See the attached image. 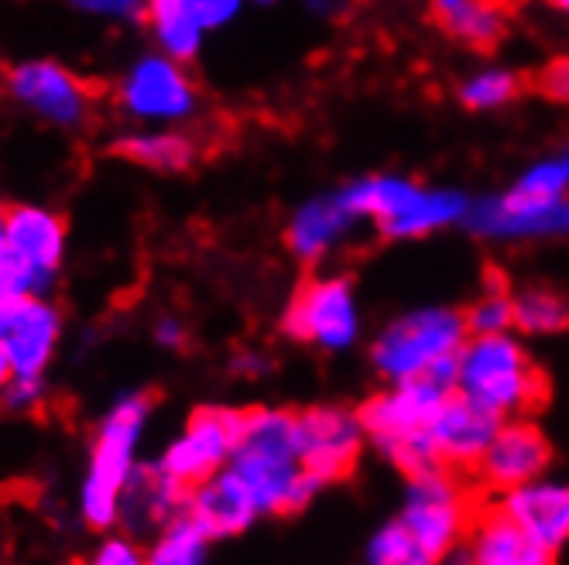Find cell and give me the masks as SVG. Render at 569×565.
I'll return each instance as SVG.
<instances>
[{
	"label": "cell",
	"instance_id": "6da1fadb",
	"mask_svg": "<svg viewBox=\"0 0 569 565\" xmlns=\"http://www.w3.org/2000/svg\"><path fill=\"white\" fill-rule=\"evenodd\" d=\"M230 470L254 491L261 511L268 514H296L319 491V480L299 463L292 415L284 412L251 408L243 415V432L233 446Z\"/></svg>",
	"mask_w": 569,
	"mask_h": 565
},
{
	"label": "cell",
	"instance_id": "7a4b0ae2",
	"mask_svg": "<svg viewBox=\"0 0 569 565\" xmlns=\"http://www.w3.org/2000/svg\"><path fill=\"white\" fill-rule=\"evenodd\" d=\"M467 315L453 309H422L395 319L375 343V367L391 384L432 377L457 381V353L467 343Z\"/></svg>",
	"mask_w": 569,
	"mask_h": 565
},
{
	"label": "cell",
	"instance_id": "3957f363",
	"mask_svg": "<svg viewBox=\"0 0 569 565\" xmlns=\"http://www.w3.org/2000/svg\"><path fill=\"white\" fill-rule=\"evenodd\" d=\"M453 387L480 401L498 418L536 408L546 391L532 356L508 333H473L457 353Z\"/></svg>",
	"mask_w": 569,
	"mask_h": 565
},
{
	"label": "cell",
	"instance_id": "277c9868",
	"mask_svg": "<svg viewBox=\"0 0 569 565\" xmlns=\"http://www.w3.org/2000/svg\"><path fill=\"white\" fill-rule=\"evenodd\" d=\"M343 199L360 220H375L388 236H426L460 223L470 203L453 189H422L409 179H363L343 189Z\"/></svg>",
	"mask_w": 569,
	"mask_h": 565
},
{
	"label": "cell",
	"instance_id": "5b68a950",
	"mask_svg": "<svg viewBox=\"0 0 569 565\" xmlns=\"http://www.w3.org/2000/svg\"><path fill=\"white\" fill-rule=\"evenodd\" d=\"M161 401V391L148 387L131 397H124L120 405L103 418L97 442H93V470L83 487V514L90 528H110L117 521V504L120 491L131 476V453L134 442L141 435V425L154 412Z\"/></svg>",
	"mask_w": 569,
	"mask_h": 565
},
{
	"label": "cell",
	"instance_id": "8992f818",
	"mask_svg": "<svg viewBox=\"0 0 569 565\" xmlns=\"http://www.w3.org/2000/svg\"><path fill=\"white\" fill-rule=\"evenodd\" d=\"M470 504L450 473H426L409 483V501L398 517L401 535L409 538L416 565H429L450 555L470 528Z\"/></svg>",
	"mask_w": 569,
	"mask_h": 565
},
{
	"label": "cell",
	"instance_id": "52a82bcc",
	"mask_svg": "<svg viewBox=\"0 0 569 565\" xmlns=\"http://www.w3.org/2000/svg\"><path fill=\"white\" fill-rule=\"evenodd\" d=\"M284 333L292 340L347 350L360 333V312L347 278H312L296 292L289 312H284Z\"/></svg>",
	"mask_w": 569,
	"mask_h": 565
},
{
	"label": "cell",
	"instance_id": "ba28073f",
	"mask_svg": "<svg viewBox=\"0 0 569 565\" xmlns=\"http://www.w3.org/2000/svg\"><path fill=\"white\" fill-rule=\"evenodd\" d=\"M243 415L248 412L237 408H196L189 415L186 435L161 460L166 473L186 494L220 473V466L233 456V446L243 432Z\"/></svg>",
	"mask_w": 569,
	"mask_h": 565
},
{
	"label": "cell",
	"instance_id": "9c48e42d",
	"mask_svg": "<svg viewBox=\"0 0 569 565\" xmlns=\"http://www.w3.org/2000/svg\"><path fill=\"white\" fill-rule=\"evenodd\" d=\"M292 435L299 463L309 476L322 483L343 480L360 456L363 446V425L357 415L340 412V408H309L302 415H292Z\"/></svg>",
	"mask_w": 569,
	"mask_h": 565
},
{
	"label": "cell",
	"instance_id": "30bf717a",
	"mask_svg": "<svg viewBox=\"0 0 569 565\" xmlns=\"http://www.w3.org/2000/svg\"><path fill=\"white\" fill-rule=\"evenodd\" d=\"M4 83H8L14 100H21L24 107L49 117L59 128L83 124L93 110L97 93H100V87H93L90 79H79L66 65L49 62V59L21 62V65L8 69Z\"/></svg>",
	"mask_w": 569,
	"mask_h": 565
},
{
	"label": "cell",
	"instance_id": "8fae6325",
	"mask_svg": "<svg viewBox=\"0 0 569 565\" xmlns=\"http://www.w3.org/2000/svg\"><path fill=\"white\" fill-rule=\"evenodd\" d=\"M463 220L477 233L505 240L569 236V195H525L511 189L508 195H495L470 206Z\"/></svg>",
	"mask_w": 569,
	"mask_h": 565
},
{
	"label": "cell",
	"instance_id": "7c38bea8",
	"mask_svg": "<svg viewBox=\"0 0 569 565\" xmlns=\"http://www.w3.org/2000/svg\"><path fill=\"white\" fill-rule=\"evenodd\" d=\"M450 391H453L450 384L432 381V377L398 381L395 387L375 394L371 401H363V408L357 412V418H360L363 432H368L375 442L391 438V435L426 432Z\"/></svg>",
	"mask_w": 569,
	"mask_h": 565
},
{
	"label": "cell",
	"instance_id": "4fadbf2b",
	"mask_svg": "<svg viewBox=\"0 0 569 565\" xmlns=\"http://www.w3.org/2000/svg\"><path fill=\"white\" fill-rule=\"evenodd\" d=\"M498 425H501V418L491 408H483L480 401H473L453 387L450 394H446L442 408L436 412L429 435L436 442V453L446 463V470L450 466L477 470L487 442L495 438Z\"/></svg>",
	"mask_w": 569,
	"mask_h": 565
},
{
	"label": "cell",
	"instance_id": "5bb4252c",
	"mask_svg": "<svg viewBox=\"0 0 569 565\" xmlns=\"http://www.w3.org/2000/svg\"><path fill=\"white\" fill-rule=\"evenodd\" d=\"M59 340V312L34 295H11L0 305V343L8 346L14 377H38Z\"/></svg>",
	"mask_w": 569,
	"mask_h": 565
},
{
	"label": "cell",
	"instance_id": "9a60e30c",
	"mask_svg": "<svg viewBox=\"0 0 569 565\" xmlns=\"http://www.w3.org/2000/svg\"><path fill=\"white\" fill-rule=\"evenodd\" d=\"M552 460L549 438L528 422H501L495 438L487 442V450L477 463L480 480L491 491H515L521 483L536 480L546 473Z\"/></svg>",
	"mask_w": 569,
	"mask_h": 565
},
{
	"label": "cell",
	"instance_id": "2e32d148",
	"mask_svg": "<svg viewBox=\"0 0 569 565\" xmlns=\"http://www.w3.org/2000/svg\"><path fill=\"white\" fill-rule=\"evenodd\" d=\"M501 511L549 555H556L569 542V483L566 480L536 476L515 491H505Z\"/></svg>",
	"mask_w": 569,
	"mask_h": 565
},
{
	"label": "cell",
	"instance_id": "e0dca14e",
	"mask_svg": "<svg viewBox=\"0 0 569 565\" xmlns=\"http://www.w3.org/2000/svg\"><path fill=\"white\" fill-rule=\"evenodd\" d=\"M120 100L138 117H182L196 107V87L172 59H144L124 79Z\"/></svg>",
	"mask_w": 569,
	"mask_h": 565
},
{
	"label": "cell",
	"instance_id": "ac0fdd59",
	"mask_svg": "<svg viewBox=\"0 0 569 565\" xmlns=\"http://www.w3.org/2000/svg\"><path fill=\"white\" fill-rule=\"evenodd\" d=\"M186 507L196 514V521L210 532V538H227L251 528V521L261 514V504L254 491L243 483L233 470L213 473L207 483L189 494Z\"/></svg>",
	"mask_w": 569,
	"mask_h": 565
},
{
	"label": "cell",
	"instance_id": "d6986e66",
	"mask_svg": "<svg viewBox=\"0 0 569 565\" xmlns=\"http://www.w3.org/2000/svg\"><path fill=\"white\" fill-rule=\"evenodd\" d=\"M467 558L480 565H542L552 555L528 538L518 524L501 511L473 514L467 528Z\"/></svg>",
	"mask_w": 569,
	"mask_h": 565
},
{
	"label": "cell",
	"instance_id": "ffe728a7",
	"mask_svg": "<svg viewBox=\"0 0 569 565\" xmlns=\"http://www.w3.org/2000/svg\"><path fill=\"white\" fill-rule=\"evenodd\" d=\"M189 494L166 473V466H138V473L128 476L124 491H120L117 517H128L131 528H154V524H169L186 507Z\"/></svg>",
	"mask_w": 569,
	"mask_h": 565
},
{
	"label": "cell",
	"instance_id": "44dd1931",
	"mask_svg": "<svg viewBox=\"0 0 569 565\" xmlns=\"http://www.w3.org/2000/svg\"><path fill=\"white\" fill-rule=\"evenodd\" d=\"M357 220L360 216L350 210V203L340 192V195H327V199H312L309 206H302L284 236H289V248L302 261H319L357 226Z\"/></svg>",
	"mask_w": 569,
	"mask_h": 565
},
{
	"label": "cell",
	"instance_id": "7402d4cb",
	"mask_svg": "<svg viewBox=\"0 0 569 565\" xmlns=\"http://www.w3.org/2000/svg\"><path fill=\"white\" fill-rule=\"evenodd\" d=\"M4 244L14 248L34 271L52 274L66 248V220L38 206H8Z\"/></svg>",
	"mask_w": 569,
	"mask_h": 565
},
{
	"label": "cell",
	"instance_id": "603a6c76",
	"mask_svg": "<svg viewBox=\"0 0 569 565\" xmlns=\"http://www.w3.org/2000/svg\"><path fill=\"white\" fill-rule=\"evenodd\" d=\"M429 8L446 31L477 49L495 46L508 28L501 0H429Z\"/></svg>",
	"mask_w": 569,
	"mask_h": 565
},
{
	"label": "cell",
	"instance_id": "cb8c5ba5",
	"mask_svg": "<svg viewBox=\"0 0 569 565\" xmlns=\"http://www.w3.org/2000/svg\"><path fill=\"white\" fill-rule=\"evenodd\" d=\"M110 154L154 172H186L196 158V144L189 141V134H144L120 138L117 144H110Z\"/></svg>",
	"mask_w": 569,
	"mask_h": 565
},
{
	"label": "cell",
	"instance_id": "d4e9b609",
	"mask_svg": "<svg viewBox=\"0 0 569 565\" xmlns=\"http://www.w3.org/2000/svg\"><path fill=\"white\" fill-rule=\"evenodd\" d=\"M148 21L158 34L161 49L172 59L186 62L199 52L202 24L189 14L186 0H148Z\"/></svg>",
	"mask_w": 569,
	"mask_h": 565
},
{
	"label": "cell",
	"instance_id": "484cf974",
	"mask_svg": "<svg viewBox=\"0 0 569 565\" xmlns=\"http://www.w3.org/2000/svg\"><path fill=\"white\" fill-rule=\"evenodd\" d=\"M511 312L515 326L532 336H552L569 326V302L546 285H528L521 292H511Z\"/></svg>",
	"mask_w": 569,
	"mask_h": 565
},
{
	"label": "cell",
	"instance_id": "4316f807",
	"mask_svg": "<svg viewBox=\"0 0 569 565\" xmlns=\"http://www.w3.org/2000/svg\"><path fill=\"white\" fill-rule=\"evenodd\" d=\"M207 545H210V532L202 528L189 507H182L176 517H169L166 532H161L148 558L158 565H189V562H202Z\"/></svg>",
	"mask_w": 569,
	"mask_h": 565
},
{
	"label": "cell",
	"instance_id": "83f0119b",
	"mask_svg": "<svg viewBox=\"0 0 569 565\" xmlns=\"http://www.w3.org/2000/svg\"><path fill=\"white\" fill-rule=\"evenodd\" d=\"M375 446L381 450V456H385L391 466H398L409 480L446 470V463H442L439 453H436V442H432L429 428H426V432H409V435L378 438Z\"/></svg>",
	"mask_w": 569,
	"mask_h": 565
},
{
	"label": "cell",
	"instance_id": "f1b7e54d",
	"mask_svg": "<svg viewBox=\"0 0 569 565\" xmlns=\"http://www.w3.org/2000/svg\"><path fill=\"white\" fill-rule=\"evenodd\" d=\"M518 93V75L508 72V69H483V72H473L467 83L460 87V100L470 107V110H495V107H505L511 97Z\"/></svg>",
	"mask_w": 569,
	"mask_h": 565
},
{
	"label": "cell",
	"instance_id": "f546056e",
	"mask_svg": "<svg viewBox=\"0 0 569 565\" xmlns=\"http://www.w3.org/2000/svg\"><path fill=\"white\" fill-rule=\"evenodd\" d=\"M508 326H515L511 292L501 285H491L467 312V330L470 333H505Z\"/></svg>",
	"mask_w": 569,
	"mask_h": 565
},
{
	"label": "cell",
	"instance_id": "4dcf8cb0",
	"mask_svg": "<svg viewBox=\"0 0 569 565\" xmlns=\"http://www.w3.org/2000/svg\"><path fill=\"white\" fill-rule=\"evenodd\" d=\"M189 14L202 24V28H217L223 21H230L240 8V0H186Z\"/></svg>",
	"mask_w": 569,
	"mask_h": 565
},
{
	"label": "cell",
	"instance_id": "1f68e13d",
	"mask_svg": "<svg viewBox=\"0 0 569 565\" xmlns=\"http://www.w3.org/2000/svg\"><path fill=\"white\" fill-rule=\"evenodd\" d=\"M76 8L97 11V14H117V18H148V0H72Z\"/></svg>",
	"mask_w": 569,
	"mask_h": 565
},
{
	"label": "cell",
	"instance_id": "d6a6232c",
	"mask_svg": "<svg viewBox=\"0 0 569 565\" xmlns=\"http://www.w3.org/2000/svg\"><path fill=\"white\" fill-rule=\"evenodd\" d=\"M539 87H542V93L552 97V100H569V59H556V62L542 72Z\"/></svg>",
	"mask_w": 569,
	"mask_h": 565
},
{
	"label": "cell",
	"instance_id": "836d02e7",
	"mask_svg": "<svg viewBox=\"0 0 569 565\" xmlns=\"http://www.w3.org/2000/svg\"><path fill=\"white\" fill-rule=\"evenodd\" d=\"M97 562H100V565H134V562H141V552H138L134 542H128V538H110V542L97 552Z\"/></svg>",
	"mask_w": 569,
	"mask_h": 565
},
{
	"label": "cell",
	"instance_id": "e575fe53",
	"mask_svg": "<svg viewBox=\"0 0 569 565\" xmlns=\"http://www.w3.org/2000/svg\"><path fill=\"white\" fill-rule=\"evenodd\" d=\"M158 343H166V346H176V350H182V346H186V333H182L179 322H172V319H161V322H158Z\"/></svg>",
	"mask_w": 569,
	"mask_h": 565
},
{
	"label": "cell",
	"instance_id": "d590c367",
	"mask_svg": "<svg viewBox=\"0 0 569 565\" xmlns=\"http://www.w3.org/2000/svg\"><path fill=\"white\" fill-rule=\"evenodd\" d=\"M14 377V363H11V353H8V346L0 343V391L8 387V381Z\"/></svg>",
	"mask_w": 569,
	"mask_h": 565
},
{
	"label": "cell",
	"instance_id": "8d00e7d4",
	"mask_svg": "<svg viewBox=\"0 0 569 565\" xmlns=\"http://www.w3.org/2000/svg\"><path fill=\"white\" fill-rule=\"evenodd\" d=\"M347 4V0H309V8H316V11H322V14H333V11H340Z\"/></svg>",
	"mask_w": 569,
	"mask_h": 565
},
{
	"label": "cell",
	"instance_id": "74e56055",
	"mask_svg": "<svg viewBox=\"0 0 569 565\" xmlns=\"http://www.w3.org/2000/svg\"><path fill=\"white\" fill-rule=\"evenodd\" d=\"M4 230H8V206H0V244H4Z\"/></svg>",
	"mask_w": 569,
	"mask_h": 565
},
{
	"label": "cell",
	"instance_id": "f35d334b",
	"mask_svg": "<svg viewBox=\"0 0 569 565\" xmlns=\"http://www.w3.org/2000/svg\"><path fill=\"white\" fill-rule=\"evenodd\" d=\"M552 4H556V8H562V11L569 14V0H552Z\"/></svg>",
	"mask_w": 569,
	"mask_h": 565
},
{
	"label": "cell",
	"instance_id": "ab89813d",
	"mask_svg": "<svg viewBox=\"0 0 569 565\" xmlns=\"http://www.w3.org/2000/svg\"><path fill=\"white\" fill-rule=\"evenodd\" d=\"M258 4H271V0H258Z\"/></svg>",
	"mask_w": 569,
	"mask_h": 565
}]
</instances>
